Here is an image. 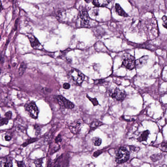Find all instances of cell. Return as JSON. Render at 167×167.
<instances>
[{
    "label": "cell",
    "instance_id": "6da1fadb",
    "mask_svg": "<svg viewBox=\"0 0 167 167\" xmlns=\"http://www.w3.org/2000/svg\"><path fill=\"white\" fill-rule=\"evenodd\" d=\"M70 79L76 85L80 86L85 78V76L80 71L75 69H72L69 73Z\"/></svg>",
    "mask_w": 167,
    "mask_h": 167
},
{
    "label": "cell",
    "instance_id": "7a4b0ae2",
    "mask_svg": "<svg viewBox=\"0 0 167 167\" xmlns=\"http://www.w3.org/2000/svg\"><path fill=\"white\" fill-rule=\"evenodd\" d=\"M108 93L109 96L113 99L119 101H123L127 96L125 91L120 90L118 88L111 89L108 91Z\"/></svg>",
    "mask_w": 167,
    "mask_h": 167
},
{
    "label": "cell",
    "instance_id": "3957f363",
    "mask_svg": "<svg viewBox=\"0 0 167 167\" xmlns=\"http://www.w3.org/2000/svg\"><path fill=\"white\" fill-rule=\"evenodd\" d=\"M129 156L130 154L126 148L122 147L118 151L116 160L118 163H123L128 160Z\"/></svg>",
    "mask_w": 167,
    "mask_h": 167
},
{
    "label": "cell",
    "instance_id": "277c9868",
    "mask_svg": "<svg viewBox=\"0 0 167 167\" xmlns=\"http://www.w3.org/2000/svg\"><path fill=\"white\" fill-rule=\"evenodd\" d=\"M25 110L28 112L30 116L32 118L36 119L37 118L39 113V111L35 102H31L26 103L24 105Z\"/></svg>",
    "mask_w": 167,
    "mask_h": 167
},
{
    "label": "cell",
    "instance_id": "5b68a950",
    "mask_svg": "<svg viewBox=\"0 0 167 167\" xmlns=\"http://www.w3.org/2000/svg\"><path fill=\"white\" fill-rule=\"evenodd\" d=\"M135 61L132 55L130 54H125L122 58V64L128 69L132 70L135 67Z\"/></svg>",
    "mask_w": 167,
    "mask_h": 167
},
{
    "label": "cell",
    "instance_id": "8992f818",
    "mask_svg": "<svg viewBox=\"0 0 167 167\" xmlns=\"http://www.w3.org/2000/svg\"><path fill=\"white\" fill-rule=\"evenodd\" d=\"M56 99L59 104L62 107L70 109H73L74 107V104L72 102L62 95H58Z\"/></svg>",
    "mask_w": 167,
    "mask_h": 167
},
{
    "label": "cell",
    "instance_id": "52a82bcc",
    "mask_svg": "<svg viewBox=\"0 0 167 167\" xmlns=\"http://www.w3.org/2000/svg\"><path fill=\"white\" fill-rule=\"evenodd\" d=\"M83 124L84 121L82 120L79 119L75 120L70 124V131L74 134H76L80 131Z\"/></svg>",
    "mask_w": 167,
    "mask_h": 167
},
{
    "label": "cell",
    "instance_id": "ba28073f",
    "mask_svg": "<svg viewBox=\"0 0 167 167\" xmlns=\"http://www.w3.org/2000/svg\"><path fill=\"white\" fill-rule=\"evenodd\" d=\"M80 17L81 20V23L82 25L86 26L88 24L89 20V16L85 9L82 8L80 11Z\"/></svg>",
    "mask_w": 167,
    "mask_h": 167
},
{
    "label": "cell",
    "instance_id": "9c48e42d",
    "mask_svg": "<svg viewBox=\"0 0 167 167\" xmlns=\"http://www.w3.org/2000/svg\"><path fill=\"white\" fill-rule=\"evenodd\" d=\"M149 57L148 55H145L136 60L135 67L137 68L142 67L146 63Z\"/></svg>",
    "mask_w": 167,
    "mask_h": 167
},
{
    "label": "cell",
    "instance_id": "30bf717a",
    "mask_svg": "<svg viewBox=\"0 0 167 167\" xmlns=\"http://www.w3.org/2000/svg\"><path fill=\"white\" fill-rule=\"evenodd\" d=\"M28 37L29 39L32 47L35 49H38L39 47L41 44L37 39L31 34L29 35Z\"/></svg>",
    "mask_w": 167,
    "mask_h": 167
},
{
    "label": "cell",
    "instance_id": "8fae6325",
    "mask_svg": "<svg viewBox=\"0 0 167 167\" xmlns=\"http://www.w3.org/2000/svg\"><path fill=\"white\" fill-rule=\"evenodd\" d=\"M110 1L107 0H99V1H93L92 3L95 6L100 7H103L106 6L109 4Z\"/></svg>",
    "mask_w": 167,
    "mask_h": 167
},
{
    "label": "cell",
    "instance_id": "7c38bea8",
    "mask_svg": "<svg viewBox=\"0 0 167 167\" xmlns=\"http://www.w3.org/2000/svg\"><path fill=\"white\" fill-rule=\"evenodd\" d=\"M12 160L7 159H1V167H12Z\"/></svg>",
    "mask_w": 167,
    "mask_h": 167
},
{
    "label": "cell",
    "instance_id": "4fadbf2b",
    "mask_svg": "<svg viewBox=\"0 0 167 167\" xmlns=\"http://www.w3.org/2000/svg\"><path fill=\"white\" fill-rule=\"evenodd\" d=\"M115 9L117 13L120 16L126 17L128 16V15L125 13L123 9L121 7L120 5L119 4H115Z\"/></svg>",
    "mask_w": 167,
    "mask_h": 167
},
{
    "label": "cell",
    "instance_id": "5bb4252c",
    "mask_svg": "<svg viewBox=\"0 0 167 167\" xmlns=\"http://www.w3.org/2000/svg\"><path fill=\"white\" fill-rule=\"evenodd\" d=\"M149 133H150V132L148 130H146V131H144L140 135L139 137L138 138V141L140 142L146 141L148 137Z\"/></svg>",
    "mask_w": 167,
    "mask_h": 167
},
{
    "label": "cell",
    "instance_id": "9a60e30c",
    "mask_svg": "<svg viewBox=\"0 0 167 167\" xmlns=\"http://www.w3.org/2000/svg\"><path fill=\"white\" fill-rule=\"evenodd\" d=\"M103 124V123L101 121L96 120H94L92 121L90 125V130H91L95 129Z\"/></svg>",
    "mask_w": 167,
    "mask_h": 167
},
{
    "label": "cell",
    "instance_id": "2e32d148",
    "mask_svg": "<svg viewBox=\"0 0 167 167\" xmlns=\"http://www.w3.org/2000/svg\"><path fill=\"white\" fill-rule=\"evenodd\" d=\"M162 157H163V154L162 153H158L157 154L152 155L150 157V158L153 162H156L161 160Z\"/></svg>",
    "mask_w": 167,
    "mask_h": 167
},
{
    "label": "cell",
    "instance_id": "e0dca14e",
    "mask_svg": "<svg viewBox=\"0 0 167 167\" xmlns=\"http://www.w3.org/2000/svg\"><path fill=\"white\" fill-rule=\"evenodd\" d=\"M26 65L24 62H22L19 69V74L20 76H21L24 74L26 70Z\"/></svg>",
    "mask_w": 167,
    "mask_h": 167
},
{
    "label": "cell",
    "instance_id": "ac0fdd59",
    "mask_svg": "<svg viewBox=\"0 0 167 167\" xmlns=\"http://www.w3.org/2000/svg\"><path fill=\"white\" fill-rule=\"evenodd\" d=\"M87 97L89 99V100L92 102V104L94 106H97L99 104V102L97 101L96 98H92L90 97L87 94L86 95Z\"/></svg>",
    "mask_w": 167,
    "mask_h": 167
},
{
    "label": "cell",
    "instance_id": "d6986e66",
    "mask_svg": "<svg viewBox=\"0 0 167 167\" xmlns=\"http://www.w3.org/2000/svg\"><path fill=\"white\" fill-rule=\"evenodd\" d=\"M38 139L37 138H32L29 139V140L25 141L24 143L23 144V147H25L26 146L30 144L33 143V142H35L37 141Z\"/></svg>",
    "mask_w": 167,
    "mask_h": 167
},
{
    "label": "cell",
    "instance_id": "ffe728a7",
    "mask_svg": "<svg viewBox=\"0 0 167 167\" xmlns=\"http://www.w3.org/2000/svg\"><path fill=\"white\" fill-rule=\"evenodd\" d=\"M36 167H43V159L40 158L36 160L34 162Z\"/></svg>",
    "mask_w": 167,
    "mask_h": 167
},
{
    "label": "cell",
    "instance_id": "44dd1931",
    "mask_svg": "<svg viewBox=\"0 0 167 167\" xmlns=\"http://www.w3.org/2000/svg\"><path fill=\"white\" fill-rule=\"evenodd\" d=\"M9 120L5 118H1V126H2L4 125H7L8 123Z\"/></svg>",
    "mask_w": 167,
    "mask_h": 167
},
{
    "label": "cell",
    "instance_id": "7402d4cb",
    "mask_svg": "<svg viewBox=\"0 0 167 167\" xmlns=\"http://www.w3.org/2000/svg\"><path fill=\"white\" fill-rule=\"evenodd\" d=\"M105 83V81L103 79H97L94 80V83L95 85H101Z\"/></svg>",
    "mask_w": 167,
    "mask_h": 167
},
{
    "label": "cell",
    "instance_id": "603a6c76",
    "mask_svg": "<svg viewBox=\"0 0 167 167\" xmlns=\"http://www.w3.org/2000/svg\"><path fill=\"white\" fill-rule=\"evenodd\" d=\"M162 19L163 21V26L167 29V17L163 16L162 17Z\"/></svg>",
    "mask_w": 167,
    "mask_h": 167
},
{
    "label": "cell",
    "instance_id": "cb8c5ba5",
    "mask_svg": "<svg viewBox=\"0 0 167 167\" xmlns=\"http://www.w3.org/2000/svg\"><path fill=\"white\" fill-rule=\"evenodd\" d=\"M102 140L100 138H96L94 141V145L96 146H100L102 143Z\"/></svg>",
    "mask_w": 167,
    "mask_h": 167
},
{
    "label": "cell",
    "instance_id": "d4e9b609",
    "mask_svg": "<svg viewBox=\"0 0 167 167\" xmlns=\"http://www.w3.org/2000/svg\"><path fill=\"white\" fill-rule=\"evenodd\" d=\"M161 147L162 151L163 152H167V143H162Z\"/></svg>",
    "mask_w": 167,
    "mask_h": 167
},
{
    "label": "cell",
    "instance_id": "484cf974",
    "mask_svg": "<svg viewBox=\"0 0 167 167\" xmlns=\"http://www.w3.org/2000/svg\"><path fill=\"white\" fill-rule=\"evenodd\" d=\"M6 118L10 120L11 119L12 116V112L11 111H9L6 112L5 115Z\"/></svg>",
    "mask_w": 167,
    "mask_h": 167
},
{
    "label": "cell",
    "instance_id": "4316f807",
    "mask_svg": "<svg viewBox=\"0 0 167 167\" xmlns=\"http://www.w3.org/2000/svg\"><path fill=\"white\" fill-rule=\"evenodd\" d=\"M62 137L60 134H59L56 137L55 139V143H58L61 142L62 141Z\"/></svg>",
    "mask_w": 167,
    "mask_h": 167
},
{
    "label": "cell",
    "instance_id": "83f0119b",
    "mask_svg": "<svg viewBox=\"0 0 167 167\" xmlns=\"http://www.w3.org/2000/svg\"><path fill=\"white\" fill-rule=\"evenodd\" d=\"M70 85L69 83H65L63 84V89H66V90H68L70 88Z\"/></svg>",
    "mask_w": 167,
    "mask_h": 167
},
{
    "label": "cell",
    "instance_id": "f1b7e54d",
    "mask_svg": "<svg viewBox=\"0 0 167 167\" xmlns=\"http://www.w3.org/2000/svg\"><path fill=\"white\" fill-rule=\"evenodd\" d=\"M17 165L18 167H25L24 162L22 161H19L17 162Z\"/></svg>",
    "mask_w": 167,
    "mask_h": 167
},
{
    "label": "cell",
    "instance_id": "f546056e",
    "mask_svg": "<svg viewBox=\"0 0 167 167\" xmlns=\"http://www.w3.org/2000/svg\"><path fill=\"white\" fill-rule=\"evenodd\" d=\"M5 139L7 141H10L11 140V137L10 136L7 135L5 136Z\"/></svg>",
    "mask_w": 167,
    "mask_h": 167
}]
</instances>
